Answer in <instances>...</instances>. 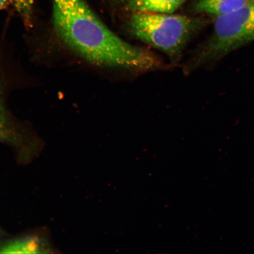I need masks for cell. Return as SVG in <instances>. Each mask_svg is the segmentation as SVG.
Instances as JSON below:
<instances>
[{
    "mask_svg": "<svg viewBox=\"0 0 254 254\" xmlns=\"http://www.w3.org/2000/svg\"><path fill=\"white\" fill-rule=\"evenodd\" d=\"M53 22L66 45L91 64L141 71L161 67L153 54L111 31L84 0H53Z\"/></svg>",
    "mask_w": 254,
    "mask_h": 254,
    "instance_id": "obj_1",
    "label": "cell"
},
{
    "mask_svg": "<svg viewBox=\"0 0 254 254\" xmlns=\"http://www.w3.org/2000/svg\"><path fill=\"white\" fill-rule=\"evenodd\" d=\"M216 18L213 33L196 56V66L217 62L254 41V0Z\"/></svg>",
    "mask_w": 254,
    "mask_h": 254,
    "instance_id": "obj_3",
    "label": "cell"
},
{
    "mask_svg": "<svg viewBox=\"0 0 254 254\" xmlns=\"http://www.w3.org/2000/svg\"><path fill=\"white\" fill-rule=\"evenodd\" d=\"M252 0H195L196 12L215 16L223 15L243 7Z\"/></svg>",
    "mask_w": 254,
    "mask_h": 254,
    "instance_id": "obj_4",
    "label": "cell"
},
{
    "mask_svg": "<svg viewBox=\"0 0 254 254\" xmlns=\"http://www.w3.org/2000/svg\"><path fill=\"white\" fill-rule=\"evenodd\" d=\"M11 4L23 19L25 24L30 26L32 24L34 0H11Z\"/></svg>",
    "mask_w": 254,
    "mask_h": 254,
    "instance_id": "obj_7",
    "label": "cell"
},
{
    "mask_svg": "<svg viewBox=\"0 0 254 254\" xmlns=\"http://www.w3.org/2000/svg\"><path fill=\"white\" fill-rule=\"evenodd\" d=\"M186 0H130V7L136 12L173 14Z\"/></svg>",
    "mask_w": 254,
    "mask_h": 254,
    "instance_id": "obj_5",
    "label": "cell"
},
{
    "mask_svg": "<svg viewBox=\"0 0 254 254\" xmlns=\"http://www.w3.org/2000/svg\"><path fill=\"white\" fill-rule=\"evenodd\" d=\"M198 18L157 12H136L130 19L133 35L148 45L178 58L190 38L201 29Z\"/></svg>",
    "mask_w": 254,
    "mask_h": 254,
    "instance_id": "obj_2",
    "label": "cell"
},
{
    "mask_svg": "<svg viewBox=\"0 0 254 254\" xmlns=\"http://www.w3.org/2000/svg\"><path fill=\"white\" fill-rule=\"evenodd\" d=\"M9 3H11V0H0V9L4 8Z\"/></svg>",
    "mask_w": 254,
    "mask_h": 254,
    "instance_id": "obj_8",
    "label": "cell"
},
{
    "mask_svg": "<svg viewBox=\"0 0 254 254\" xmlns=\"http://www.w3.org/2000/svg\"><path fill=\"white\" fill-rule=\"evenodd\" d=\"M46 250L40 241L34 238H23L11 241L0 246V253L23 254L43 253Z\"/></svg>",
    "mask_w": 254,
    "mask_h": 254,
    "instance_id": "obj_6",
    "label": "cell"
}]
</instances>
